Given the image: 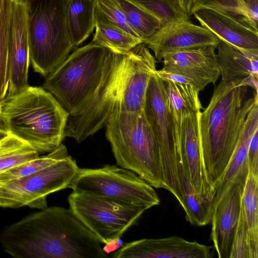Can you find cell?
I'll return each instance as SVG.
<instances>
[{
	"instance_id": "18",
	"label": "cell",
	"mask_w": 258,
	"mask_h": 258,
	"mask_svg": "<svg viewBox=\"0 0 258 258\" xmlns=\"http://www.w3.org/2000/svg\"><path fill=\"white\" fill-rule=\"evenodd\" d=\"M209 46L167 53L162 57V70L182 75L206 85L215 84L220 75L215 50Z\"/></svg>"
},
{
	"instance_id": "4",
	"label": "cell",
	"mask_w": 258,
	"mask_h": 258,
	"mask_svg": "<svg viewBox=\"0 0 258 258\" xmlns=\"http://www.w3.org/2000/svg\"><path fill=\"white\" fill-rule=\"evenodd\" d=\"M0 104V126L39 154L61 144L70 115L43 87L29 86Z\"/></svg>"
},
{
	"instance_id": "42",
	"label": "cell",
	"mask_w": 258,
	"mask_h": 258,
	"mask_svg": "<svg viewBox=\"0 0 258 258\" xmlns=\"http://www.w3.org/2000/svg\"><path fill=\"white\" fill-rule=\"evenodd\" d=\"M91 1H92L93 2H95V0H91Z\"/></svg>"
},
{
	"instance_id": "28",
	"label": "cell",
	"mask_w": 258,
	"mask_h": 258,
	"mask_svg": "<svg viewBox=\"0 0 258 258\" xmlns=\"http://www.w3.org/2000/svg\"><path fill=\"white\" fill-rule=\"evenodd\" d=\"M67 147L61 144L46 155L38 157L0 173V184L38 171L68 156Z\"/></svg>"
},
{
	"instance_id": "23",
	"label": "cell",
	"mask_w": 258,
	"mask_h": 258,
	"mask_svg": "<svg viewBox=\"0 0 258 258\" xmlns=\"http://www.w3.org/2000/svg\"><path fill=\"white\" fill-rule=\"evenodd\" d=\"M258 173L249 170L241 195V206L247 225L250 258L258 257Z\"/></svg>"
},
{
	"instance_id": "2",
	"label": "cell",
	"mask_w": 258,
	"mask_h": 258,
	"mask_svg": "<svg viewBox=\"0 0 258 258\" xmlns=\"http://www.w3.org/2000/svg\"><path fill=\"white\" fill-rule=\"evenodd\" d=\"M5 251L16 258H105L100 240L70 209L52 206L4 230Z\"/></svg>"
},
{
	"instance_id": "7",
	"label": "cell",
	"mask_w": 258,
	"mask_h": 258,
	"mask_svg": "<svg viewBox=\"0 0 258 258\" xmlns=\"http://www.w3.org/2000/svg\"><path fill=\"white\" fill-rule=\"evenodd\" d=\"M107 48L93 41L79 48L46 78L43 88L73 115L88 103L101 80Z\"/></svg>"
},
{
	"instance_id": "30",
	"label": "cell",
	"mask_w": 258,
	"mask_h": 258,
	"mask_svg": "<svg viewBox=\"0 0 258 258\" xmlns=\"http://www.w3.org/2000/svg\"><path fill=\"white\" fill-rule=\"evenodd\" d=\"M94 3L95 25L102 24L114 26L140 38L115 0H95Z\"/></svg>"
},
{
	"instance_id": "10",
	"label": "cell",
	"mask_w": 258,
	"mask_h": 258,
	"mask_svg": "<svg viewBox=\"0 0 258 258\" xmlns=\"http://www.w3.org/2000/svg\"><path fill=\"white\" fill-rule=\"evenodd\" d=\"M78 169L68 155L31 174L0 184V207L45 209L47 196L68 188Z\"/></svg>"
},
{
	"instance_id": "37",
	"label": "cell",
	"mask_w": 258,
	"mask_h": 258,
	"mask_svg": "<svg viewBox=\"0 0 258 258\" xmlns=\"http://www.w3.org/2000/svg\"><path fill=\"white\" fill-rule=\"evenodd\" d=\"M247 7V18L250 23L257 28L258 0H244Z\"/></svg>"
},
{
	"instance_id": "25",
	"label": "cell",
	"mask_w": 258,
	"mask_h": 258,
	"mask_svg": "<svg viewBox=\"0 0 258 258\" xmlns=\"http://www.w3.org/2000/svg\"><path fill=\"white\" fill-rule=\"evenodd\" d=\"M13 0H0V103L7 94L10 74L9 33Z\"/></svg>"
},
{
	"instance_id": "32",
	"label": "cell",
	"mask_w": 258,
	"mask_h": 258,
	"mask_svg": "<svg viewBox=\"0 0 258 258\" xmlns=\"http://www.w3.org/2000/svg\"><path fill=\"white\" fill-rule=\"evenodd\" d=\"M229 258H250L247 228L241 206L237 226L231 244Z\"/></svg>"
},
{
	"instance_id": "35",
	"label": "cell",
	"mask_w": 258,
	"mask_h": 258,
	"mask_svg": "<svg viewBox=\"0 0 258 258\" xmlns=\"http://www.w3.org/2000/svg\"><path fill=\"white\" fill-rule=\"evenodd\" d=\"M212 1H213L217 3L222 8H223L224 9H225L227 10L231 11L232 12H234L235 13H236L237 14L242 16L245 18H246V20L250 23V22L249 21L248 18H247V7H246V5L245 4L244 0H212Z\"/></svg>"
},
{
	"instance_id": "16",
	"label": "cell",
	"mask_w": 258,
	"mask_h": 258,
	"mask_svg": "<svg viewBox=\"0 0 258 258\" xmlns=\"http://www.w3.org/2000/svg\"><path fill=\"white\" fill-rule=\"evenodd\" d=\"M114 258H209L211 247L172 236L144 238L125 243L112 254Z\"/></svg>"
},
{
	"instance_id": "8",
	"label": "cell",
	"mask_w": 258,
	"mask_h": 258,
	"mask_svg": "<svg viewBox=\"0 0 258 258\" xmlns=\"http://www.w3.org/2000/svg\"><path fill=\"white\" fill-rule=\"evenodd\" d=\"M68 188L77 193L108 198L147 209L160 202L152 186L133 171L116 165L79 168Z\"/></svg>"
},
{
	"instance_id": "12",
	"label": "cell",
	"mask_w": 258,
	"mask_h": 258,
	"mask_svg": "<svg viewBox=\"0 0 258 258\" xmlns=\"http://www.w3.org/2000/svg\"><path fill=\"white\" fill-rule=\"evenodd\" d=\"M201 26L220 40L249 53L258 55V29L244 17L204 0L192 14Z\"/></svg>"
},
{
	"instance_id": "33",
	"label": "cell",
	"mask_w": 258,
	"mask_h": 258,
	"mask_svg": "<svg viewBox=\"0 0 258 258\" xmlns=\"http://www.w3.org/2000/svg\"><path fill=\"white\" fill-rule=\"evenodd\" d=\"M156 75L164 82H171L179 84L190 85L195 87L199 92L206 86L205 84L187 76L164 71L162 69L156 70Z\"/></svg>"
},
{
	"instance_id": "31",
	"label": "cell",
	"mask_w": 258,
	"mask_h": 258,
	"mask_svg": "<svg viewBox=\"0 0 258 258\" xmlns=\"http://www.w3.org/2000/svg\"><path fill=\"white\" fill-rule=\"evenodd\" d=\"M38 157L39 153L26 143L1 153L0 173Z\"/></svg>"
},
{
	"instance_id": "29",
	"label": "cell",
	"mask_w": 258,
	"mask_h": 258,
	"mask_svg": "<svg viewBox=\"0 0 258 258\" xmlns=\"http://www.w3.org/2000/svg\"><path fill=\"white\" fill-rule=\"evenodd\" d=\"M144 10L161 24L162 27L175 21L189 19L177 0H127Z\"/></svg>"
},
{
	"instance_id": "15",
	"label": "cell",
	"mask_w": 258,
	"mask_h": 258,
	"mask_svg": "<svg viewBox=\"0 0 258 258\" xmlns=\"http://www.w3.org/2000/svg\"><path fill=\"white\" fill-rule=\"evenodd\" d=\"M9 84L6 96H13L29 86V46L25 0H13L9 33Z\"/></svg>"
},
{
	"instance_id": "22",
	"label": "cell",
	"mask_w": 258,
	"mask_h": 258,
	"mask_svg": "<svg viewBox=\"0 0 258 258\" xmlns=\"http://www.w3.org/2000/svg\"><path fill=\"white\" fill-rule=\"evenodd\" d=\"M94 10L91 0H68L67 20L74 47L82 43L95 27Z\"/></svg>"
},
{
	"instance_id": "6",
	"label": "cell",
	"mask_w": 258,
	"mask_h": 258,
	"mask_svg": "<svg viewBox=\"0 0 258 258\" xmlns=\"http://www.w3.org/2000/svg\"><path fill=\"white\" fill-rule=\"evenodd\" d=\"M29 59L34 71L46 77L69 55L74 45L68 27V0H25Z\"/></svg>"
},
{
	"instance_id": "39",
	"label": "cell",
	"mask_w": 258,
	"mask_h": 258,
	"mask_svg": "<svg viewBox=\"0 0 258 258\" xmlns=\"http://www.w3.org/2000/svg\"><path fill=\"white\" fill-rule=\"evenodd\" d=\"M242 85L252 88L258 93V75H250L242 80Z\"/></svg>"
},
{
	"instance_id": "3",
	"label": "cell",
	"mask_w": 258,
	"mask_h": 258,
	"mask_svg": "<svg viewBox=\"0 0 258 258\" xmlns=\"http://www.w3.org/2000/svg\"><path fill=\"white\" fill-rule=\"evenodd\" d=\"M242 80L221 81L210 101L199 113V129L206 170L214 186L236 146L247 114L258 93L247 98ZM215 188V187H214Z\"/></svg>"
},
{
	"instance_id": "20",
	"label": "cell",
	"mask_w": 258,
	"mask_h": 258,
	"mask_svg": "<svg viewBox=\"0 0 258 258\" xmlns=\"http://www.w3.org/2000/svg\"><path fill=\"white\" fill-rule=\"evenodd\" d=\"M176 160L181 207L185 219L191 225L203 226L209 224L214 211V196L198 193L187 177L181 161L180 151L177 152Z\"/></svg>"
},
{
	"instance_id": "40",
	"label": "cell",
	"mask_w": 258,
	"mask_h": 258,
	"mask_svg": "<svg viewBox=\"0 0 258 258\" xmlns=\"http://www.w3.org/2000/svg\"><path fill=\"white\" fill-rule=\"evenodd\" d=\"M9 134L5 129L0 126V140L7 137Z\"/></svg>"
},
{
	"instance_id": "34",
	"label": "cell",
	"mask_w": 258,
	"mask_h": 258,
	"mask_svg": "<svg viewBox=\"0 0 258 258\" xmlns=\"http://www.w3.org/2000/svg\"><path fill=\"white\" fill-rule=\"evenodd\" d=\"M247 160L249 170L258 173V129L251 138L247 151Z\"/></svg>"
},
{
	"instance_id": "36",
	"label": "cell",
	"mask_w": 258,
	"mask_h": 258,
	"mask_svg": "<svg viewBox=\"0 0 258 258\" xmlns=\"http://www.w3.org/2000/svg\"><path fill=\"white\" fill-rule=\"evenodd\" d=\"M25 144L15 136L9 134L0 140V154L17 148Z\"/></svg>"
},
{
	"instance_id": "17",
	"label": "cell",
	"mask_w": 258,
	"mask_h": 258,
	"mask_svg": "<svg viewBox=\"0 0 258 258\" xmlns=\"http://www.w3.org/2000/svg\"><path fill=\"white\" fill-rule=\"evenodd\" d=\"M246 178H239L232 183L214 207L211 237L219 258H229Z\"/></svg>"
},
{
	"instance_id": "24",
	"label": "cell",
	"mask_w": 258,
	"mask_h": 258,
	"mask_svg": "<svg viewBox=\"0 0 258 258\" xmlns=\"http://www.w3.org/2000/svg\"><path fill=\"white\" fill-rule=\"evenodd\" d=\"M167 106L174 126L177 142L179 143L184 109L199 101V91L193 86L171 82H165Z\"/></svg>"
},
{
	"instance_id": "19",
	"label": "cell",
	"mask_w": 258,
	"mask_h": 258,
	"mask_svg": "<svg viewBox=\"0 0 258 258\" xmlns=\"http://www.w3.org/2000/svg\"><path fill=\"white\" fill-rule=\"evenodd\" d=\"M258 129V99L249 111L232 155L219 179L214 185L216 194L214 207L227 188L236 180L246 178L249 168L247 151L251 138Z\"/></svg>"
},
{
	"instance_id": "1",
	"label": "cell",
	"mask_w": 258,
	"mask_h": 258,
	"mask_svg": "<svg viewBox=\"0 0 258 258\" xmlns=\"http://www.w3.org/2000/svg\"><path fill=\"white\" fill-rule=\"evenodd\" d=\"M156 70L155 62L142 43L124 54L109 50L96 90L80 111L69 116L64 138L80 143L104 127L115 112L142 111Z\"/></svg>"
},
{
	"instance_id": "26",
	"label": "cell",
	"mask_w": 258,
	"mask_h": 258,
	"mask_svg": "<svg viewBox=\"0 0 258 258\" xmlns=\"http://www.w3.org/2000/svg\"><path fill=\"white\" fill-rule=\"evenodd\" d=\"M95 28L92 41L115 53H126L143 43L140 38L114 26L97 24Z\"/></svg>"
},
{
	"instance_id": "21",
	"label": "cell",
	"mask_w": 258,
	"mask_h": 258,
	"mask_svg": "<svg viewBox=\"0 0 258 258\" xmlns=\"http://www.w3.org/2000/svg\"><path fill=\"white\" fill-rule=\"evenodd\" d=\"M217 48L222 81H236L250 75H258L257 55L246 52L222 40Z\"/></svg>"
},
{
	"instance_id": "5",
	"label": "cell",
	"mask_w": 258,
	"mask_h": 258,
	"mask_svg": "<svg viewBox=\"0 0 258 258\" xmlns=\"http://www.w3.org/2000/svg\"><path fill=\"white\" fill-rule=\"evenodd\" d=\"M116 164L130 170L156 188H164L158 144L143 110L118 111L105 125Z\"/></svg>"
},
{
	"instance_id": "11",
	"label": "cell",
	"mask_w": 258,
	"mask_h": 258,
	"mask_svg": "<svg viewBox=\"0 0 258 258\" xmlns=\"http://www.w3.org/2000/svg\"><path fill=\"white\" fill-rule=\"evenodd\" d=\"M143 111L158 146L164 188L170 192L181 205L176 160V139L167 108L165 83L155 73L149 82Z\"/></svg>"
},
{
	"instance_id": "41",
	"label": "cell",
	"mask_w": 258,
	"mask_h": 258,
	"mask_svg": "<svg viewBox=\"0 0 258 258\" xmlns=\"http://www.w3.org/2000/svg\"><path fill=\"white\" fill-rule=\"evenodd\" d=\"M1 104H0V113H1Z\"/></svg>"
},
{
	"instance_id": "13",
	"label": "cell",
	"mask_w": 258,
	"mask_h": 258,
	"mask_svg": "<svg viewBox=\"0 0 258 258\" xmlns=\"http://www.w3.org/2000/svg\"><path fill=\"white\" fill-rule=\"evenodd\" d=\"M202 108L200 100L184 109L179 149L185 174L195 190L203 195L215 196V189L206 170L200 142L199 115Z\"/></svg>"
},
{
	"instance_id": "14",
	"label": "cell",
	"mask_w": 258,
	"mask_h": 258,
	"mask_svg": "<svg viewBox=\"0 0 258 258\" xmlns=\"http://www.w3.org/2000/svg\"><path fill=\"white\" fill-rule=\"evenodd\" d=\"M220 40L206 28L193 24L189 19L175 21L162 26L144 43L160 60L167 53L213 46Z\"/></svg>"
},
{
	"instance_id": "27",
	"label": "cell",
	"mask_w": 258,
	"mask_h": 258,
	"mask_svg": "<svg viewBox=\"0 0 258 258\" xmlns=\"http://www.w3.org/2000/svg\"><path fill=\"white\" fill-rule=\"evenodd\" d=\"M115 1L143 43L151 38L162 27L156 18L133 3L127 0Z\"/></svg>"
},
{
	"instance_id": "9",
	"label": "cell",
	"mask_w": 258,
	"mask_h": 258,
	"mask_svg": "<svg viewBox=\"0 0 258 258\" xmlns=\"http://www.w3.org/2000/svg\"><path fill=\"white\" fill-rule=\"evenodd\" d=\"M68 200L69 209L102 243L105 244L119 239L148 210L144 207L73 191Z\"/></svg>"
},
{
	"instance_id": "38",
	"label": "cell",
	"mask_w": 258,
	"mask_h": 258,
	"mask_svg": "<svg viewBox=\"0 0 258 258\" xmlns=\"http://www.w3.org/2000/svg\"><path fill=\"white\" fill-rule=\"evenodd\" d=\"M177 1L186 15L190 18L196 8L204 0H177Z\"/></svg>"
}]
</instances>
